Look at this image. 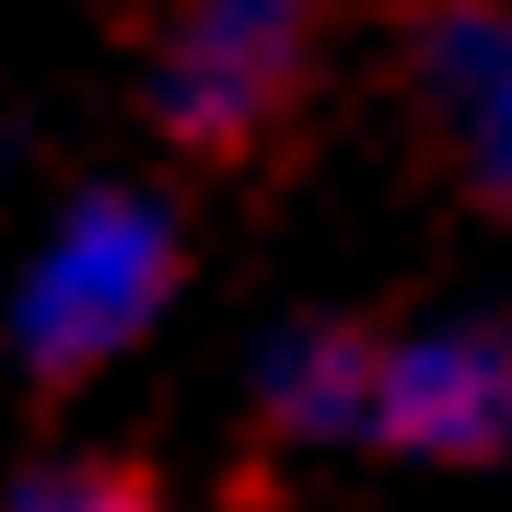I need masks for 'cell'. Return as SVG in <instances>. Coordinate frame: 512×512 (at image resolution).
I'll return each mask as SVG.
<instances>
[{"label":"cell","instance_id":"obj_1","mask_svg":"<svg viewBox=\"0 0 512 512\" xmlns=\"http://www.w3.org/2000/svg\"><path fill=\"white\" fill-rule=\"evenodd\" d=\"M163 291H175V222H163V198L94 187V198L59 210V233L12 280V350L35 373H94V361H117L163 315Z\"/></svg>","mask_w":512,"mask_h":512},{"label":"cell","instance_id":"obj_2","mask_svg":"<svg viewBox=\"0 0 512 512\" xmlns=\"http://www.w3.org/2000/svg\"><path fill=\"white\" fill-rule=\"evenodd\" d=\"M303 35H315V0H187L175 35H163V70H152L163 128L198 140V152H245L280 117Z\"/></svg>","mask_w":512,"mask_h":512},{"label":"cell","instance_id":"obj_3","mask_svg":"<svg viewBox=\"0 0 512 512\" xmlns=\"http://www.w3.org/2000/svg\"><path fill=\"white\" fill-rule=\"evenodd\" d=\"M373 443L431 454V466H489L512 454V326L501 315H454L384 350L373 396Z\"/></svg>","mask_w":512,"mask_h":512},{"label":"cell","instance_id":"obj_4","mask_svg":"<svg viewBox=\"0 0 512 512\" xmlns=\"http://www.w3.org/2000/svg\"><path fill=\"white\" fill-rule=\"evenodd\" d=\"M373 396H384V350L350 326H280L256 350V419L291 443H373Z\"/></svg>","mask_w":512,"mask_h":512},{"label":"cell","instance_id":"obj_5","mask_svg":"<svg viewBox=\"0 0 512 512\" xmlns=\"http://www.w3.org/2000/svg\"><path fill=\"white\" fill-rule=\"evenodd\" d=\"M419 70H431L443 117L466 128V163L512 198V12H489V0H443L431 35H419Z\"/></svg>","mask_w":512,"mask_h":512},{"label":"cell","instance_id":"obj_6","mask_svg":"<svg viewBox=\"0 0 512 512\" xmlns=\"http://www.w3.org/2000/svg\"><path fill=\"white\" fill-rule=\"evenodd\" d=\"M0 512H152V489L128 478V466H35Z\"/></svg>","mask_w":512,"mask_h":512}]
</instances>
